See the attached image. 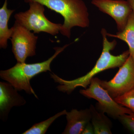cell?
Instances as JSON below:
<instances>
[{"mask_svg": "<svg viewBox=\"0 0 134 134\" xmlns=\"http://www.w3.org/2000/svg\"><path fill=\"white\" fill-rule=\"evenodd\" d=\"M107 32L105 29L102 28L100 31L103 41L102 53L93 68L85 75L69 81L60 78L54 73L50 74L51 78L55 82L59 83L57 87L59 91L70 94L77 87H82L86 89L96 75L106 70L120 68L126 62L130 55L129 50L119 55L112 54L110 52L115 48L117 41L116 40L108 41Z\"/></svg>", "mask_w": 134, "mask_h": 134, "instance_id": "1", "label": "cell"}, {"mask_svg": "<svg viewBox=\"0 0 134 134\" xmlns=\"http://www.w3.org/2000/svg\"><path fill=\"white\" fill-rule=\"evenodd\" d=\"M26 3L36 2L61 15L64 23L60 32L69 38L75 26L86 28L90 24L88 8L83 0H24Z\"/></svg>", "mask_w": 134, "mask_h": 134, "instance_id": "2", "label": "cell"}, {"mask_svg": "<svg viewBox=\"0 0 134 134\" xmlns=\"http://www.w3.org/2000/svg\"><path fill=\"white\" fill-rule=\"evenodd\" d=\"M69 44L62 47H55L54 54L48 60L43 62L27 64L26 63H18L14 66L6 70H1L0 77L18 91L24 90L26 93L33 95L38 98L35 92L32 88L30 81L37 75L47 71L51 72L50 65L53 61Z\"/></svg>", "mask_w": 134, "mask_h": 134, "instance_id": "3", "label": "cell"}, {"mask_svg": "<svg viewBox=\"0 0 134 134\" xmlns=\"http://www.w3.org/2000/svg\"><path fill=\"white\" fill-rule=\"evenodd\" d=\"M29 4L28 10L15 15V22L34 34L44 32L52 36L59 34L62 24L52 23L46 17L44 6L36 2Z\"/></svg>", "mask_w": 134, "mask_h": 134, "instance_id": "4", "label": "cell"}, {"mask_svg": "<svg viewBox=\"0 0 134 134\" xmlns=\"http://www.w3.org/2000/svg\"><path fill=\"white\" fill-rule=\"evenodd\" d=\"M99 79L93 77L88 88L80 90L79 92L85 97L96 99L98 102L96 108L99 111L107 114L114 119H118L124 114L134 113L126 107L121 105L113 98L108 92L100 86Z\"/></svg>", "mask_w": 134, "mask_h": 134, "instance_id": "5", "label": "cell"}, {"mask_svg": "<svg viewBox=\"0 0 134 134\" xmlns=\"http://www.w3.org/2000/svg\"><path fill=\"white\" fill-rule=\"evenodd\" d=\"M10 38L12 51L18 63H25L27 58L36 54L38 37L34 32L15 22Z\"/></svg>", "mask_w": 134, "mask_h": 134, "instance_id": "6", "label": "cell"}, {"mask_svg": "<svg viewBox=\"0 0 134 134\" xmlns=\"http://www.w3.org/2000/svg\"><path fill=\"white\" fill-rule=\"evenodd\" d=\"M114 77L109 81L99 79L100 86L114 99L134 88V60L129 55Z\"/></svg>", "mask_w": 134, "mask_h": 134, "instance_id": "7", "label": "cell"}, {"mask_svg": "<svg viewBox=\"0 0 134 134\" xmlns=\"http://www.w3.org/2000/svg\"><path fill=\"white\" fill-rule=\"evenodd\" d=\"M91 3L115 21L118 31L125 29L133 10L125 0H92Z\"/></svg>", "mask_w": 134, "mask_h": 134, "instance_id": "8", "label": "cell"}, {"mask_svg": "<svg viewBox=\"0 0 134 134\" xmlns=\"http://www.w3.org/2000/svg\"><path fill=\"white\" fill-rule=\"evenodd\" d=\"M18 91L9 83L0 82V115L3 121L7 119L12 107L21 106L26 104V100Z\"/></svg>", "mask_w": 134, "mask_h": 134, "instance_id": "9", "label": "cell"}, {"mask_svg": "<svg viewBox=\"0 0 134 134\" xmlns=\"http://www.w3.org/2000/svg\"><path fill=\"white\" fill-rule=\"evenodd\" d=\"M66 115L67 123L63 134H82L86 125L91 121L90 108L80 111L73 109L67 112Z\"/></svg>", "mask_w": 134, "mask_h": 134, "instance_id": "10", "label": "cell"}, {"mask_svg": "<svg viewBox=\"0 0 134 134\" xmlns=\"http://www.w3.org/2000/svg\"><path fill=\"white\" fill-rule=\"evenodd\" d=\"M8 1L5 0L0 9V47L3 49L7 47L8 40L10 39L13 31L12 27L9 29L8 22L15 10L8 8Z\"/></svg>", "mask_w": 134, "mask_h": 134, "instance_id": "11", "label": "cell"}, {"mask_svg": "<svg viewBox=\"0 0 134 134\" xmlns=\"http://www.w3.org/2000/svg\"><path fill=\"white\" fill-rule=\"evenodd\" d=\"M91 113V122L94 128L95 134H111L112 123L110 119L91 105L90 107Z\"/></svg>", "mask_w": 134, "mask_h": 134, "instance_id": "12", "label": "cell"}, {"mask_svg": "<svg viewBox=\"0 0 134 134\" xmlns=\"http://www.w3.org/2000/svg\"><path fill=\"white\" fill-rule=\"evenodd\" d=\"M107 37H114L125 41L129 47L130 55L134 60V11L130 15L125 29L115 34L107 32Z\"/></svg>", "mask_w": 134, "mask_h": 134, "instance_id": "13", "label": "cell"}, {"mask_svg": "<svg viewBox=\"0 0 134 134\" xmlns=\"http://www.w3.org/2000/svg\"><path fill=\"white\" fill-rule=\"evenodd\" d=\"M67 111L64 110L50 117L47 120L37 123L28 130L23 133V134H44L45 133L50 125L56 119L63 115H66Z\"/></svg>", "mask_w": 134, "mask_h": 134, "instance_id": "14", "label": "cell"}, {"mask_svg": "<svg viewBox=\"0 0 134 134\" xmlns=\"http://www.w3.org/2000/svg\"><path fill=\"white\" fill-rule=\"evenodd\" d=\"M114 99L120 105L129 108L134 113V88Z\"/></svg>", "mask_w": 134, "mask_h": 134, "instance_id": "15", "label": "cell"}, {"mask_svg": "<svg viewBox=\"0 0 134 134\" xmlns=\"http://www.w3.org/2000/svg\"><path fill=\"white\" fill-rule=\"evenodd\" d=\"M118 119L128 130L134 134V113L123 114L120 116Z\"/></svg>", "mask_w": 134, "mask_h": 134, "instance_id": "16", "label": "cell"}, {"mask_svg": "<svg viewBox=\"0 0 134 134\" xmlns=\"http://www.w3.org/2000/svg\"><path fill=\"white\" fill-rule=\"evenodd\" d=\"M82 134H95L94 132V128L92 124L91 121L89 122L87 124L86 126L85 127L83 131Z\"/></svg>", "mask_w": 134, "mask_h": 134, "instance_id": "17", "label": "cell"}, {"mask_svg": "<svg viewBox=\"0 0 134 134\" xmlns=\"http://www.w3.org/2000/svg\"><path fill=\"white\" fill-rule=\"evenodd\" d=\"M127 1L129 3L130 5L132 8V10L134 11V0H127Z\"/></svg>", "mask_w": 134, "mask_h": 134, "instance_id": "18", "label": "cell"}]
</instances>
